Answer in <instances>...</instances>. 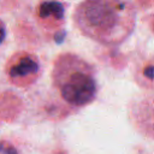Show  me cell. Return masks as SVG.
<instances>
[{"instance_id": "obj_5", "label": "cell", "mask_w": 154, "mask_h": 154, "mask_svg": "<svg viewBox=\"0 0 154 154\" xmlns=\"http://www.w3.org/2000/svg\"><path fill=\"white\" fill-rule=\"evenodd\" d=\"M37 24L51 34V38L55 43H61L66 35V4L59 1H42L35 8Z\"/></svg>"}, {"instance_id": "obj_6", "label": "cell", "mask_w": 154, "mask_h": 154, "mask_svg": "<svg viewBox=\"0 0 154 154\" xmlns=\"http://www.w3.org/2000/svg\"><path fill=\"white\" fill-rule=\"evenodd\" d=\"M23 102L18 95L12 91L0 94V122L11 123L22 112Z\"/></svg>"}, {"instance_id": "obj_11", "label": "cell", "mask_w": 154, "mask_h": 154, "mask_svg": "<svg viewBox=\"0 0 154 154\" xmlns=\"http://www.w3.org/2000/svg\"><path fill=\"white\" fill-rule=\"evenodd\" d=\"M55 154H61V153H55Z\"/></svg>"}, {"instance_id": "obj_2", "label": "cell", "mask_w": 154, "mask_h": 154, "mask_svg": "<svg viewBox=\"0 0 154 154\" xmlns=\"http://www.w3.org/2000/svg\"><path fill=\"white\" fill-rule=\"evenodd\" d=\"M51 77L59 96L70 107H85L97 96L95 69L76 53H60L53 63Z\"/></svg>"}, {"instance_id": "obj_3", "label": "cell", "mask_w": 154, "mask_h": 154, "mask_svg": "<svg viewBox=\"0 0 154 154\" xmlns=\"http://www.w3.org/2000/svg\"><path fill=\"white\" fill-rule=\"evenodd\" d=\"M5 72L13 85L29 88L40 78L42 67L37 55L28 51H18L7 60Z\"/></svg>"}, {"instance_id": "obj_4", "label": "cell", "mask_w": 154, "mask_h": 154, "mask_svg": "<svg viewBox=\"0 0 154 154\" xmlns=\"http://www.w3.org/2000/svg\"><path fill=\"white\" fill-rule=\"evenodd\" d=\"M126 113L135 131L154 141V91L135 95L128 102Z\"/></svg>"}, {"instance_id": "obj_1", "label": "cell", "mask_w": 154, "mask_h": 154, "mask_svg": "<svg viewBox=\"0 0 154 154\" xmlns=\"http://www.w3.org/2000/svg\"><path fill=\"white\" fill-rule=\"evenodd\" d=\"M75 26L91 41L102 46H118L134 31L135 4L114 0H85L72 13Z\"/></svg>"}, {"instance_id": "obj_10", "label": "cell", "mask_w": 154, "mask_h": 154, "mask_svg": "<svg viewBox=\"0 0 154 154\" xmlns=\"http://www.w3.org/2000/svg\"><path fill=\"white\" fill-rule=\"evenodd\" d=\"M6 37V28H5V24L2 23V20L0 19V45L4 42Z\"/></svg>"}, {"instance_id": "obj_9", "label": "cell", "mask_w": 154, "mask_h": 154, "mask_svg": "<svg viewBox=\"0 0 154 154\" xmlns=\"http://www.w3.org/2000/svg\"><path fill=\"white\" fill-rule=\"evenodd\" d=\"M147 24H148L149 30H150V31L153 32V35H154V12L150 13V14L147 17Z\"/></svg>"}, {"instance_id": "obj_7", "label": "cell", "mask_w": 154, "mask_h": 154, "mask_svg": "<svg viewBox=\"0 0 154 154\" xmlns=\"http://www.w3.org/2000/svg\"><path fill=\"white\" fill-rule=\"evenodd\" d=\"M135 81L147 91H154V59L146 60L135 72Z\"/></svg>"}, {"instance_id": "obj_8", "label": "cell", "mask_w": 154, "mask_h": 154, "mask_svg": "<svg viewBox=\"0 0 154 154\" xmlns=\"http://www.w3.org/2000/svg\"><path fill=\"white\" fill-rule=\"evenodd\" d=\"M0 154H19L17 148L5 141H0Z\"/></svg>"}]
</instances>
